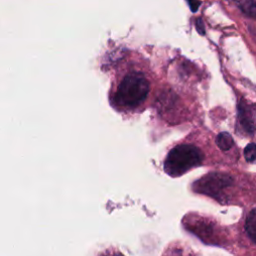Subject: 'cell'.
<instances>
[{
	"instance_id": "obj_9",
	"label": "cell",
	"mask_w": 256,
	"mask_h": 256,
	"mask_svg": "<svg viewBox=\"0 0 256 256\" xmlns=\"http://www.w3.org/2000/svg\"><path fill=\"white\" fill-rule=\"evenodd\" d=\"M195 26H196V29H197L198 33H200L201 35H205V26H204L203 20H202L201 18H198V19H196V22H195Z\"/></svg>"
},
{
	"instance_id": "obj_3",
	"label": "cell",
	"mask_w": 256,
	"mask_h": 256,
	"mask_svg": "<svg viewBox=\"0 0 256 256\" xmlns=\"http://www.w3.org/2000/svg\"><path fill=\"white\" fill-rule=\"evenodd\" d=\"M231 177L219 173H213L206 175L201 180L197 181L194 185V189L199 193L207 194L210 196H216L223 189L231 185Z\"/></svg>"
},
{
	"instance_id": "obj_4",
	"label": "cell",
	"mask_w": 256,
	"mask_h": 256,
	"mask_svg": "<svg viewBox=\"0 0 256 256\" xmlns=\"http://www.w3.org/2000/svg\"><path fill=\"white\" fill-rule=\"evenodd\" d=\"M238 119L241 124V126L245 129L246 132L253 134L255 131V125L251 117V113L247 106H245L243 103H239L238 105Z\"/></svg>"
},
{
	"instance_id": "obj_7",
	"label": "cell",
	"mask_w": 256,
	"mask_h": 256,
	"mask_svg": "<svg viewBox=\"0 0 256 256\" xmlns=\"http://www.w3.org/2000/svg\"><path fill=\"white\" fill-rule=\"evenodd\" d=\"M216 143L222 151H228L232 148V146L234 144V140L229 133L222 132L217 136Z\"/></svg>"
},
{
	"instance_id": "obj_2",
	"label": "cell",
	"mask_w": 256,
	"mask_h": 256,
	"mask_svg": "<svg viewBox=\"0 0 256 256\" xmlns=\"http://www.w3.org/2000/svg\"><path fill=\"white\" fill-rule=\"evenodd\" d=\"M203 154L199 148L181 144L173 148L164 163L165 172L172 177H179L202 163Z\"/></svg>"
},
{
	"instance_id": "obj_1",
	"label": "cell",
	"mask_w": 256,
	"mask_h": 256,
	"mask_svg": "<svg viewBox=\"0 0 256 256\" xmlns=\"http://www.w3.org/2000/svg\"><path fill=\"white\" fill-rule=\"evenodd\" d=\"M150 90L147 78L140 72H129L111 93V103L118 110H134L146 100Z\"/></svg>"
},
{
	"instance_id": "obj_8",
	"label": "cell",
	"mask_w": 256,
	"mask_h": 256,
	"mask_svg": "<svg viewBox=\"0 0 256 256\" xmlns=\"http://www.w3.org/2000/svg\"><path fill=\"white\" fill-rule=\"evenodd\" d=\"M244 156L248 162L256 163V144H248L244 150Z\"/></svg>"
},
{
	"instance_id": "obj_6",
	"label": "cell",
	"mask_w": 256,
	"mask_h": 256,
	"mask_svg": "<svg viewBox=\"0 0 256 256\" xmlns=\"http://www.w3.org/2000/svg\"><path fill=\"white\" fill-rule=\"evenodd\" d=\"M235 2L246 15L256 19V0H235Z\"/></svg>"
},
{
	"instance_id": "obj_10",
	"label": "cell",
	"mask_w": 256,
	"mask_h": 256,
	"mask_svg": "<svg viewBox=\"0 0 256 256\" xmlns=\"http://www.w3.org/2000/svg\"><path fill=\"white\" fill-rule=\"evenodd\" d=\"M189 6H190V9L192 12H197L198 8L200 7L201 5V2L200 0H187Z\"/></svg>"
},
{
	"instance_id": "obj_5",
	"label": "cell",
	"mask_w": 256,
	"mask_h": 256,
	"mask_svg": "<svg viewBox=\"0 0 256 256\" xmlns=\"http://www.w3.org/2000/svg\"><path fill=\"white\" fill-rule=\"evenodd\" d=\"M245 229L249 238L256 244V209L249 213L246 219Z\"/></svg>"
}]
</instances>
